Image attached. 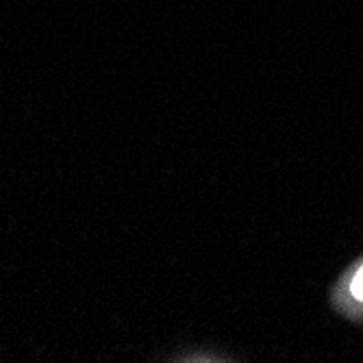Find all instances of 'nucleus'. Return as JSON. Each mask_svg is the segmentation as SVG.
Segmentation results:
<instances>
[{
  "label": "nucleus",
  "instance_id": "1",
  "mask_svg": "<svg viewBox=\"0 0 363 363\" xmlns=\"http://www.w3.org/2000/svg\"><path fill=\"white\" fill-rule=\"evenodd\" d=\"M350 291H352V296H354L357 301L363 303V268L354 274V279L350 283Z\"/></svg>",
  "mask_w": 363,
  "mask_h": 363
}]
</instances>
